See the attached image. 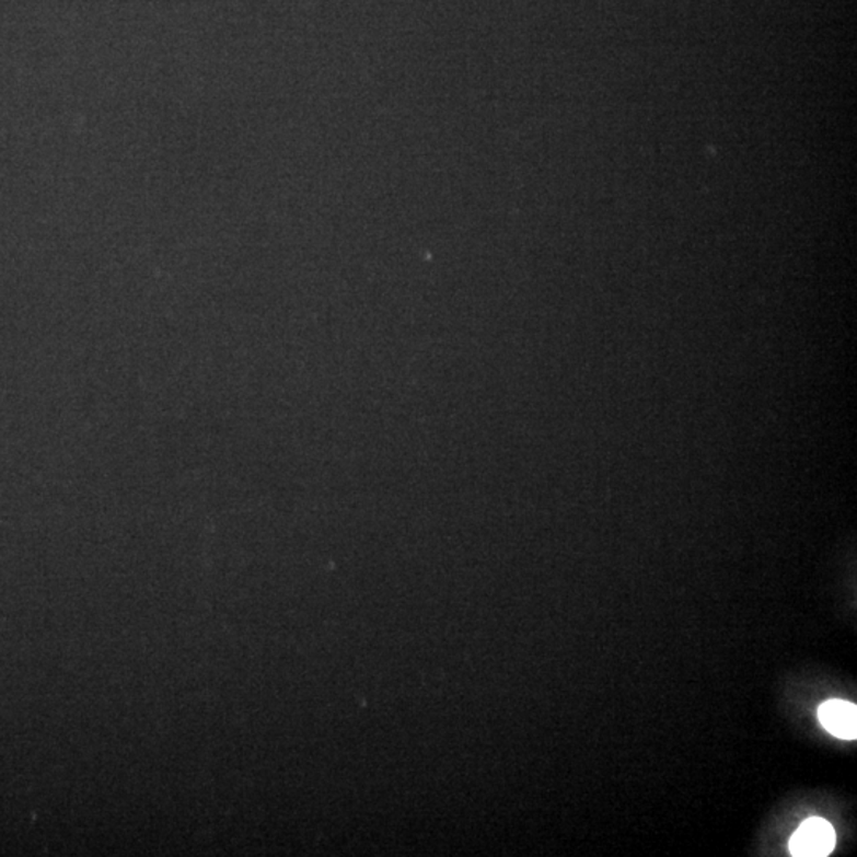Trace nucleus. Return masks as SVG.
<instances>
[{"label":"nucleus","instance_id":"1","mask_svg":"<svg viewBox=\"0 0 857 857\" xmlns=\"http://www.w3.org/2000/svg\"><path fill=\"white\" fill-rule=\"evenodd\" d=\"M835 841L834 827L827 821L810 818L792 835L789 852L796 857H824L831 855Z\"/></svg>","mask_w":857,"mask_h":857},{"label":"nucleus","instance_id":"2","mask_svg":"<svg viewBox=\"0 0 857 857\" xmlns=\"http://www.w3.org/2000/svg\"><path fill=\"white\" fill-rule=\"evenodd\" d=\"M818 718L831 736L842 740H856L857 707L852 702L838 698L824 702L818 710Z\"/></svg>","mask_w":857,"mask_h":857}]
</instances>
